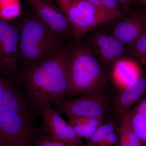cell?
I'll use <instances>...</instances> for the list:
<instances>
[{"mask_svg":"<svg viewBox=\"0 0 146 146\" xmlns=\"http://www.w3.org/2000/svg\"><path fill=\"white\" fill-rule=\"evenodd\" d=\"M146 94V76H142L118 91L112 97V112L117 119L121 117Z\"/></svg>","mask_w":146,"mask_h":146,"instance_id":"cell-12","label":"cell"},{"mask_svg":"<svg viewBox=\"0 0 146 146\" xmlns=\"http://www.w3.org/2000/svg\"><path fill=\"white\" fill-rule=\"evenodd\" d=\"M119 120L117 133L119 146H143L132 127L129 111L123 115Z\"/></svg>","mask_w":146,"mask_h":146,"instance_id":"cell-14","label":"cell"},{"mask_svg":"<svg viewBox=\"0 0 146 146\" xmlns=\"http://www.w3.org/2000/svg\"><path fill=\"white\" fill-rule=\"evenodd\" d=\"M66 41L35 13L27 16L21 23L19 64L24 70L38 65L56 52Z\"/></svg>","mask_w":146,"mask_h":146,"instance_id":"cell-2","label":"cell"},{"mask_svg":"<svg viewBox=\"0 0 146 146\" xmlns=\"http://www.w3.org/2000/svg\"><path fill=\"white\" fill-rule=\"evenodd\" d=\"M104 120L100 118L86 117H75L69 118V124L71 126L81 125L98 128Z\"/></svg>","mask_w":146,"mask_h":146,"instance_id":"cell-20","label":"cell"},{"mask_svg":"<svg viewBox=\"0 0 146 146\" xmlns=\"http://www.w3.org/2000/svg\"><path fill=\"white\" fill-rule=\"evenodd\" d=\"M133 58L129 55L125 56L118 59L110 66V78L118 91L143 76L139 64Z\"/></svg>","mask_w":146,"mask_h":146,"instance_id":"cell-13","label":"cell"},{"mask_svg":"<svg viewBox=\"0 0 146 146\" xmlns=\"http://www.w3.org/2000/svg\"><path fill=\"white\" fill-rule=\"evenodd\" d=\"M7 80L1 76L0 75V104L2 98L3 94L5 89L6 84Z\"/></svg>","mask_w":146,"mask_h":146,"instance_id":"cell-25","label":"cell"},{"mask_svg":"<svg viewBox=\"0 0 146 146\" xmlns=\"http://www.w3.org/2000/svg\"><path fill=\"white\" fill-rule=\"evenodd\" d=\"M112 98L106 86L77 98L63 100L55 105L59 114L68 118L86 117L105 120L110 111Z\"/></svg>","mask_w":146,"mask_h":146,"instance_id":"cell-6","label":"cell"},{"mask_svg":"<svg viewBox=\"0 0 146 146\" xmlns=\"http://www.w3.org/2000/svg\"><path fill=\"white\" fill-rule=\"evenodd\" d=\"M67 146H68V145H67Z\"/></svg>","mask_w":146,"mask_h":146,"instance_id":"cell-29","label":"cell"},{"mask_svg":"<svg viewBox=\"0 0 146 146\" xmlns=\"http://www.w3.org/2000/svg\"><path fill=\"white\" fill-rule=\"evenodd\" d=\"M106 67H110L121 58L129 54L128 48L110 33L94 31L86 33L81 41Z\"/></svg>","mask_w":146,"mask_h":146,"instance_id":"cell-8","label":"cell"},{"mask_svg":"<svg viewBox=\"0 0 146 146\" xmlns=\"http://www.w3.org/2000/svg\"><path fill=\"white\" fill-rule=\"evenodd\" d=\"M134 1L142 5L144 7H146V0H134Z\"/></svg>","mask_w":146,"mask_h":146,"instance_id":"cell-26","label":"cell"},{"mask_svg":"<svg viewBox=\"0 0 146 146\" xmlns=\"http://www.w3.org/2000/svg\"><path fill=\"white\" fill-rule=\"evenodd\" d=\"M20 0H8L0 2V19L12 21L21 15Z\"/></svg>","mask_w":146,"mask_h":146,"instance_id":"cell-17","label":"cell"},{"mask_svg":"<svg viewBox=\"0 0 146 146\" xmlns=\"http://www.w3.org/2000/svg\"><path fill=\"white\" fill-rule=\"evenodd\" d=\"M144 65V66L145 67V71H146V62L145 63V64L143 65Z\"/></svg>","mask_w":146,"mask_h":146,"instance_id":"cell-28","label":"cell"},{"mask_svg":"<svg viewBox=\"0 0 146 146\" xmlns=\"http://www.w3.org/2000/svg\"><path fill=\"white\" fill-rule=\"evenodd\" d=\"M114 121L102 124L97 128L90 138L85 140L86 146H99L110 133L115 131Z\"/></svg>","mask_w":146,"mask_h":146,"instance_id":"cell-16","label":"cell"},{"mask_svg":"<svg viewBox=\"0 0 146 146\" xmlns=\"http://www.w3.org/2000/svg\"><path fill=\"white\" fill-rule=\"evenodd\" d=\"M131 124L143 146H146V118L143 115L129 110Z\"/></svg>","mask_w":146,"mask_h":146,"instance_id":"cell-19","label":"cell"},{"mask_svg":"<svg viewBox=\"0 0 146 146\" xmlns=\"http://www.w3.org/2000/svg\"><path fill=\"white\" fill-rule=\"evenodd\" d=\"M34 13L53 31L66 41L74 38L67 18L54 0H26Z\"/></svg>","mask_w":146,"mask_h":146,"instance_id":"cell-10","label":"cell"},{"mask_svg":"<svg viewBox=\"0 0 146 146\" xmlns=\"http://www.w3.org/2000/svg\"></svg>","mask_w":146,"mask_h":146,"instance_id":"cell-30","label":"cell"},{"mask_svg":"<svg viewBox=\"0 0 146 146\" xmlns=\"http://www.w3.org/2000/svg\"><path fill=\"white\" fill-rule=\"evenodd\" d=\"M116 20L110 34L125 46L131 44L146 30L143 11H132Z\"/></svg>","mask_w":146,"mask_h":146,"instance_id":"cell-11","label":"cell"},{"mask_svg":"<svg viewBox=\"0 0 146 146\" xmlns=\"http://www.w3.org/2000/svg\"><path fill=\"white\" fill-rule=\"evenodd\" d=\"M39 109L43 119L44 133L68 146H86L74 129L66 122L52 105H44Z\"/></svg>","mask_w":146,"mask_h":146,"instance_id":"cell-9","label":"cell"},{"mask_svg":"<svg viewBox=\"0 0 146 146\" xmlns=\"http://www.w3.org/2000/svg\"><path fill=\"white\" fill-rule=\"evenodd\" d=\"M21 24L0 19V75L11 81L21 82L18 62Z\"/></svg>","mask_w":146,"mask_h":146,"instance_id":"cell-7","label":"cell"},{"mask_svg":"<svg viewBox=\"0 0 146 146\" xmlns=\"http://www.w3.org/2000/svg\"><path fill=\"white\" fill-rule=\"evenodd\" d=\"M119 137L115 131L110 133L99 146H119Z\"/></svg>","mask_w":146,"mask_h":146,"instance_id":"cell-22","label":"cell"},{"mask_svg":"<svg viewBox=\"0 0 146 146\" xmlns=\"http://www.w3.org/2000/svg\"><path fill=\"white\" fill-rule=\"evenodd\" d=\"M70 98L107 86V76L98 60L82 42L72 44L68 62Z\"/></svg>","mask_w":146,"mask_h":146,"instance_id":"cell-3","label":"cell"},{"mask_svg":"<svg viewBox=\"0 0 146 146\" xmlns=\"http://www.w3.org/2000/svg\"><path fill=\"white\" fill-rule=\"evenodd\" d=\"M63 142L52 139L45 133L40 134L36 141V146H67Z\"/></svg>","mask_w":146,"mask_h":146,"instance_id":"cell-21","label":"cell"},{"mask_svg":"<svg viewBox=\"0 0 146 146\" xmlns=\"http://www.w3.org/2000/svg\"><path fill=\"white\" fill-rule=\"evenodd\" d=\"M27 105L12 107L0 104V146H36L40 135Z\"/></svg>","mask_w":146,"mask_h":146,"instance_id":"cell-4","label":"cell"},{"mask_svg":"<svg viewBox=\"0 0 146 146\" xmlns=\"http://www.w3.org/2000/svg\"><path fill=\"white\" fill-rule=\"evenodd\" d=\"M121 7L125 15H127L130 13L131 10V6L134 0H118Z\"/></svg>","mask_w":146,"mask_h":146,"instance_id":"cell-23","label":"cell"},{"mask_svg":"<svg viewBox=\"0 0 146 146\" xmlns=\"http://www.w3.org/2000/svg\"><path fill=\"white\" fill-rule=\"evenodd\" d=\"M72 43H65L46 60L21 72V82L33 108L55 105L68 96V62Z\"/></svg>","mask_w":146,"mask_h":146,"instance_id":"cell-1","label":"cell"},{"mask_svg":"<svg viewBox=\"0 0 146 146\" xmlns=\"http://www.w3.org/2000/svg\"><path fill=\"white\" fill-rule=\"evenodd\" d=\"M103 13L114 19L125 16L118 0H87Z\"/></svg>","mask_w":146,"mask_h":146,"instance_id":"cell-15","label":"cell"},{"mask_svg":"<svg viewBox=\"0 0 146 146\" xmlns=\"http://www.w3.org/2000/svg\"><path fill=\"white\" fill-rule=\"evenodd\" d=\"M68 20L75 41L81 42L88 32L115 20L103 13L87 0H54Z\"/></svg>","mask_w":146,"mask_h":146,"instance_id":"cell-5","label":"cell"},{"mask_svg":"<svg viewBox=\"0 0 146 146\" xmlns=\"http://www.w3.org/2000/svg\"><path fill=\"white\" fill-rule=\"evenodd\" d=\"M134 112L139 113L146 118V98L131 108Z\"/></svg>","mask_w":146,"mask_h":146,"instance_id":"cell-24","label":"cell"},{"mask_svg":"<svg viewBox=\"0 0 146 146\" xmlns=\"http://www.w3.org/2000/svg\"><path fill=\"white\" fill-rule=\"evenodd\" d=\"M143 15L144 19H145V25L146 29V7H145V9L143 10Z\"/></svg>","mask_w":146,"mask_h":146,"instance_id":"cell-27","label":"cell"},{"mask_svg":"<svg viewBox=\"0 0 146 146\" xmlns=\"http://www.w3.org/2000/svg\"><path fill=\"white\" fill-rule=\"evenodd\" d=\"M128 46L130 55L144 65L146 62V30L135 42Z\"/></svg>","mask_w":146,"mask_h":146,"instance_id":"cell-18","label":"cell"}]
</instances>
